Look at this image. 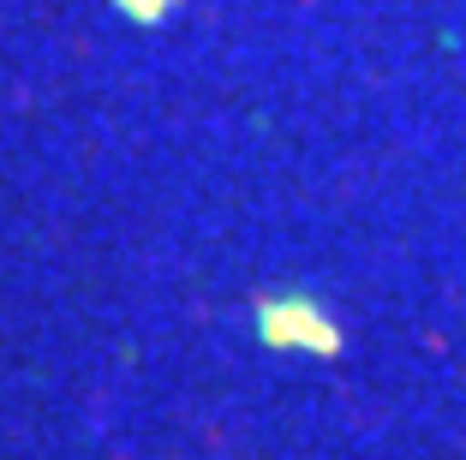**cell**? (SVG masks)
I'll return each mask as SVG.
<instances>
[{
    "instance_id": "2",
    "label": "cell",
    "mask_w": 466,
    "mask_h": 460,
    "mask_svg": "<svg viewBox=\"0 0 466 460\" xmlns=\"http://www.w3.org/2000/svg\"><path fill=\"white\" fill-rule=\"evenodd\" d=\"M167 6H174V0H120V13H132V18H144V25H150V18H162Z\"/></svg>"
},
{
    "instance_id": "1",
    "label": "cell",
    "mask_w": 466,
    "mask_h": 460,
    "mask_svg": "<svg viewBox=\"0 0 466 460\" xmlns=\"http://www.w3.org/2000/svg\"><path fill=\"white\" fill-rule=\"evenodd\" d=\"M263 341L275 347H311V353H335V323L323 317L317 299H269L258 312Z\"/></svg>"
}]
</instances>
